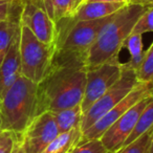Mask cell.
<instances>
[{
	"instance_id": "obj_1",
	"label": "cell",
	"mask_w": 153,
	"mask_h": 153,
	"mask_svg": "<svg viewBox=\"0 0 153 153\" xmlns=\"http://www.w3.org/2000/svg\"><path fill=\"white\" fill-rule=\"evenodd\" d=\"M113 15L88 21L71 22L68 17L58 21L56 23L55 53L51 67L86 69L88 53L101 30L112 19Z\"/></svg>"
},
{
	"instance_id": "obj_2",
	"label": "cell",
	"mask_w": 153,
	"mask_h": 153,
	"mask_svg": "<svg viewBox=\"0 0 153 153\" xmlns=\"http://www.w3.org/2000/svg\"><path fill=\"white\" fill-rule=\"evenodd\" d=\"M85 83V68L51 67L37 85V115L81 105Z\"/></svg>"
},
{
	"instance_id": "obj_3",
	"label": "cell",
	"mask_w": 153,
	"mask_h": 153,
	"mask_svg": "<svg viewBox=\"0 0 153 153\" xmlns=\"http://www.w3.org/2000/svg\"><path fill=\"white\" fill-rule=\"evenodd\" d=\"M147 7L128 3L113 15L112 19L101 30L98 38L88 53L86 68L107 62H119L120 51L131 35L137 20Z\"/></svg>"
},
{
	"instance_id": "obj_4",
	"label": "cell",
	"mask_w": 153,
	"mask_h": 153,
	"mask_svg": "<svg viewBox=\"0 0 153 153\" xmlns=\"http://www.w3.org/2000/svg\"><path fill=\"white\" fill-rule=\"evenodd\" d=\"M37 85L24 76L12 85L0 102V129L21 134L37 117Z\"/></svg>"
},
{
	"instance_id": "obj_5",
	"label": "cell",
	"mask_w": 153,
	"mask_h": 153,
	"mask_svg": "<svg viewBox=\"0 0 153 153\" xmlns=\"http://www.w3.org/2000/svg\"><path fill=\"white\" fill-rule=\"evenodd\" d=\"M55 53V44L41 42L26 26L20 30V65L22 76L39 84L49 71Z\"/></svg>"
},
{
	"instance_id": "obj_6",
	"label": "cell",
	"mask_w": 153,
	"mask_h": 153,
	"mask_svg": "<svg viewBox=\"0 0 153 153\" xmlns=\"http://www.w3.org/2000/svg\"><path fill=\"white\" fill-rule=\"evenodd\" d=\"M140 83L136 76V71L124 64L120 79L84 113L81 123L82 132L96 123L101 117L108 112L112 107L128 96Z\"/></svg>"
},
{
	"instance_id": "obj_7",
	"label": "cell",
	"mask_w": 153,
	"mask_h": 153,
	"mask_svg": "<svg viewBox=\"0 0 153 153\" xmlns=\"http://www.w3.org/2000/svg\"><path fill=\"white\" fill-rule=\"evenodd\" d=\"M124 63L107 62L94 67L86 68V83L81 108L84 113L120 79Z\"/></svg>"
},
{
	"instance_id": "obj_8",
	"label": "cell",
	"mask_w": 153,
	"mask_h": 153,
	"mask_svg": "<svg viewBox=\"0 0 153 153\" xmlns=\"http://www.w3.org/2000/svg\"><path fill=\"white\" fill-rule=\"evenodd\" d=\"M153 94V84L152 83H138L137 86L124 98L120 103H117L114 107L110 109L108 112L101 117L96 123H94L88 129L82 132L81 138L79 143H83L86 140H94V138H100L104 134V132L117 121L127 110H129L133 105L140 102L142 99L149 94Z\"/></svg>"
},
{
	"instance_id": "obj_9",
	"label": "cell",
	"mask_w": 153,
	"mask_h": 153,
	"mask_svg": "<svg viewBox=\"0 0 153 153\" xmlns=\"http://www.w3.org/2000/svg\"><path fill=\"white\" fill-rule=\"evenodd\" d=\"M59 134L55 117L51 112L37 115L21 134L20 140L25 153H42Z\"/></svg>"
},
{
	"instance_id": "obj_10",
	"label": "cell",
	"mask_w": 153,
	"mask_h": 153,
	"mask_svg": "<svg viewBox=\"0 0 153 153\" xmlns=\"http://www.w3.org/2000/svg\"><path fill=\"white\" fill-rule=\"evenodd\" d=\"M22 12L20 24L26 26L37 39L45 44H55L56 23L49 18L42 4V0H21Z\"/></svg>"
},
{
	"instance_id": "obj_11",
	"label": "cell",
	"mask_w": 153,
	"mask_h": 153,
	"mask_svg": "<svg viewBox=\"0 0 153 153\" xmlns=\"http://www.w3.org/2000/svg\"><path fill=\"white\" fill-rule=\"evenodd\" d=\"M153 94L145 97L135 105L127 110L115 123H113L100 137L101 142L104 144L109 152L117 153L123 148V145L127 137L130 135L138 121L140 113L151 100Z\"/></svg>"
},
{
	"instance_id": "obj_12",
	"label": "cell",
	"mask_w": 153,
	"mask_h": 153,
	"mask_svg": "<svg viewBox=\"0 0 153 153\" xmlns=\"http://www.w3.org/2000/svg\"><path fill=\"white\" fill-rule=\"evenodd\" d=\"M19 42L20 36L13 43L7 57L4 58L2 64L0 65V102L5 92L22 76L21 65H20Z\"/></svg>"
},
{
	"instance_id": "obj_13",
	"label": "cell",
	"mask_w": 153,
	"mask_h": 153,
	"mask_svg": "<svg viewBox=\"0 0 153 153\" xmlns=\"http://www.w3.org/2000/svg\"><path fill=\"white\" fill-rule=\"evenodd\" d=\"M126 4L124 2H85L68 18L71 22L101 19L115 14Z\"/></svg>"
},
{
	"instance_id": "obj_14",
	"label": "cell",
	"mask_w": 153,
	"mask_h": 153,
	"mask_svg": "<svg viewBox=\"0 0 153 153\" xmlns=\"http://www.w3.org/2000/svg\"><path fill=\"white\" fill-rule=\"evenodd\" d=\"M21 24L19 19L7 18L0 21V65L7 57L10 48L20 36Z\"/></svg>"
},
{
	"instance_id": "obj_15",
	"label": "cell",
	"mask_w": 153,
	"mask_h": 153,
	"mask_svg": "<svg viewBox=\"0 0 153 153\" xmlns=\"http://www.w3.org/2000/svg\"><path fill=\"white\" fill-rule=\"evenodd\" d=\"M55 117L59 133L70 131L76 128H81V123L83 120V111L81 105L63 110L51 112Z\"/></svg>"
},
{
	"instance_id": "obj_16",
	"label": "cell",
	"mask_w": 153,
	"mask_h": 153,
	"mask_svg": "<svg viewBox=\"0 0 153 153\" xmlns=\"http://www.w3.org/2000/svg\"><path fill=\"white\" fill-rule=\"evenodd\" d=\"M81 135V128H76L64 133H59L42 153H69V151L79 143Z\"/></svg>"
},
{
	"instance_id": "obj_17",
	"label": "cell",
	"mask_w": 153,
	"mask_h": 153,
	"mask_svg": "<svg viewBox=\"0 0 153 153\" xmlns=\"http://www.w3.org/2000/svg\"><path fill=\"white\" fill-rule=\"evenodd\" d=\"M152 127H153V96L151 98V100L149 101V103L147 104V106L145 107V109L143 110V112L140 113L135 127L132 130L130 135L127 137V140H125V143L123 145V148H125L128 145L131 144L132 142L137 140L140 136H142L144 133H146Z\"/></svg>"
},
{
	"instance_id": "obj_18",
	"label": "cell",
	"mask_w": 153,
	"mask_h": 153,
	"mask_svg": "<svg viewBox=\"0 0 153 153\" xmlns=\"http://www.w3.org/2000/svg\"><path fill=\"white\" fill-rule=\"evenodd\" d=\"M124 47L128 49L130 55V60L127 63H124L126 66L132 68L136 71L142 64L144 58V43H143V35L131 34L126 40Z\"/></svg>"
},
{
	"instance_id": "obj_19",
	"label": "cell",
	"mask_w": 153,
	"mask_h": 153,
	"mask_svg": "<svg viewBox=\"0 0 153 153\" xmlns=\"http://www.w3.org/2000/svg\"><path fill=\"white\" fill-rule=\"evenodd\" d=\"M42 4L55 23L71 15V0H42Z\"/></svg>"
},
{
	"instance_id": "obj_20",
	"label": "cell",
	"mask_w": 153,
	"mask_h": 153,
	"mask_svg": "<svg viewBox=\"0 0 153 153\" xmlns=\"http://www.w3.org/2000/svg\"><path fill=\"white\" fill-rule=\"evenodd\" d=\"M136 76L140 83L153 84V42L145 51L142 64L136 69Z\"/></svg>"
},
{
	"instance_id": "obj_21",
	"label": "cell",
	"mask_w": 153,
	"mask_h": 153,
	"mask_svg": "<svg viewBox=\"0 0 153 153\" xmlns=\"http://www.w3.org/2000/svg\"><path fill=\"white\" fill-rule=\"evenodd\" d=\"M153 134V127L150 130L144 133L142 136L132 142L127 147L119 150L117 153H148V149L150 146L151 137Z\"/></svg>"
},
{
	"instance_id": "obj_22",
	"label": "cell",
	"mask_w": 153,
	"mask_h": 153,
	"mask_svg": "<svg viewBox=\"0 0 153 153\" xmlns=\"http://www.w3.org/2000/svg\"><path fill=\"white\" fill-rule=\"evenodd\" d=\"M69 153H109L100 138L86 140V142L76 144Z\"/></svg>"
},
{
	"instance_id": "obj_23",
	"label": "cell",
	"mask_w": 153,
	"mask_h": 153,
	"mask_svg": "<svg viewBox=\"0 0 153 153\" xmlns=\"http://www.w3.org/2000/svg\"><path fill=\"white\" fill-rule=\"evenodd\" d=\"M153 32V7H149L140 17L135 23L131 34L144 35L145 33Z\"/></svg>"
},
{
	"instance_id": "obj_24",
	"label": "cell",
	"mask_w": 153,
	"mask_h": 153,
	"mask_svg": "<svg viewBox=\"0 0 153 153\" xmlns=\"http://www.w3.org/2000/svg\"><path fill=\"white\" fill-rule=\"evenodd\" d=\"M19 134L11 131H2L0 134V153H11Z\"/></svg>"
},
{
	"instance_id": "obj_25",
	"label": "cell",
	"mask_w": 153,
	"mask_h": 153,
	"mask_svg": "<svg viewBox=\"0 0 153 153\" xmlns=\"http://www.w3.org/2000/svg\"><path fill=\"white\" fill-rule=\"evenodd\" d=\"M9 5L10 2L0 4V21L5 20L7 18V13H9Z\"/></svg>"
},
{
	"instance_id": "obj_26",
	"label": "cell",
	"mask_w": 153,
	"mask_h": 153,
	"mask_svg": "<svg viewBox=\"0 0 153 153\" xmlns=\"http://www.w3.org/2000/svg\"><path fill=\"white\" fill-rule=\"evenodd\" d=\"M130 3L142 5V7H147V9L153 7V0H131Z\"/></svg>"
},
{
	"instance_id": "obj_27",
	"label": "cell",
	"mask_w": 153,
	"mask_h": 153,
	"mask_svg": "<svg viewBox=\"0 0 153 153\" xmlns=\"http://www.w3.org/2000/svg\"><path fill=\"white\" fill-rule=\"evenodd\" d=\"M11 153H25L24 152L23 146H22V143H21V140H20L19 135H18L17 140H16L15 144H14L13 150H12Z\"/></svg>"
},
{
	"instance_id": "obj_28",
	"label": "cell",
	"mask_w": 153,
	"mask_h": 153,
	"mask_svg": "<svg viewBox=\"0 0 153 153\" xmlns=\"http://www.w3.org/2000/svg\"><path fill=\"white\" fill-rule=\"evenodd\" d=\"M85 2H86V0H71V15L70 16L74 15L76 10L79 9V7Z\"/></svg>"
},
{
	"instance_id": "obj_29",
	"label": "cell",
	"mask_w": 153,
	"mask_h": 153,
	"mask_svg": "<svg viewBox=\"0 0 153 153\" xmlns=\"http://www.w3.org/2000/svg\"><path fill=\"white\" fill-rule=\"evenodd\" d=\"M86 2H122L121 0H86Z\"/></svg>"
},
{
	"instance_id": "obj_30",
	"label": "cell",
	"mask_w": 153,
	"mask_h": 153,
	"mask_svg": "<svg viewBox=\"0 0 153 153\" xmlns=\"http://www.w3.org/2000/svg\"><path fill=\"white\" fill-rule=\"evenodd\" d=\"M148 153H153V134H152V137H151V142H150V146H149V149H148Z\"/></svg>"
},
{
	"instance_id": "obj_31",
	"label": "cell",
	"mask_w": 153,
	"mask_h": 153,
	"mask_svg": "<svg viewBox=\"0 0 153 153\" xmlns=\"http://www.w3.org/2000/svg\"><path fill=\"white\" fill-rule=\"evenodd\" d=\"M121 1H122V2L127 3V4H128V3H130V1H131V0H121Z\"/></svg>"
},
{
	"instance_id": "obj_32",
	"label": "cell",
	"mask_w": 153,
	"mask_h": 153,
	"mask_svg": "<svg viewBox=\"0 0 153 153\" xmlns=\"http://www.w3.org/2000/svg\"><path fill=\"white\" fill-rule=\"evenodd\" d=\"M7 2H11V1H0V4H3V3H7Z\"/></svg>"
},
{
	"instance_id": "obj_33",
	"label": "cell",
	"mask_w": 153,
	"mask_h": 153,
	"mask_svg": "<svg viewBox=\"0 0 153 153\" xmlns=\"http://www.w3.org/2000/svg\"><path fill=\"white\" fill-rule=\"evenodd\" d=\"M0 1H13V0H0Z\"/></svg>"
},
{
	"instance_id": "obj_34",
	"label": "cell",
	"mask_w": 153,
	"mask_h": 153,
	"mask_svg": "<svg viewBox=\"0 0 153 153\" xmlns=\"http://www.w3.org/2000/svg\"><path fill=\"white\" fill-rule=\"evenodd\" d=\"M1 132H2V130H1V129H0V134H1Z\"/></svg>"
},
{
	"instance_id": "obj_35",
	"label": "cell",
	"mask_w": 153,
	"mask_h": 153,
	"mask_svg": "<svg viewBox=\"0 0 153 153\" xmlns=\"http://www.w3.org/2000/svg\"><path fill=\"white\" fill-rule=\"evenodd\" d=\"M109 153H112V152H109Z\"/></svg>"
}]
</instances>
